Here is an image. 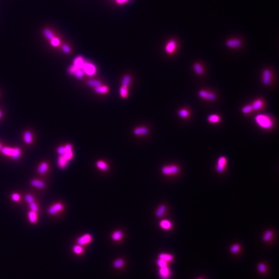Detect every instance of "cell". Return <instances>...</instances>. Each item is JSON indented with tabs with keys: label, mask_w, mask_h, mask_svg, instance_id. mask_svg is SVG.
Wrapping results in <instances>:
<instances>
[{
	"label": "cell",
	"mask_w": 279,
	"mask_h": 279,
	"mask_svg": "<svg viewBox=\"0 0 279 279\" xmlns=\"http://www.w3.org/2000/svg\"><path fill=\"white\" fill-rule=\"evenodd\" d=\"M255 121L258 125L263 129H270L274 126L271 117L265 114H258L256 116Z\"/></svg>",
	"instance_id": "1"
},
{
	"label": "cell",
	"mask_w": 279,
	"mask_h": 279,
	"mask_svg": "<svg viewBox=\"0 0 279 279\" xmlns=\"http://www.w3.org/2000/svg\"><path fill=\"white\" fill-rule=\"evenodd\" d=\"M82 70L84 73L89 76H93L97 72V68L95 65L90 62H85L84 65Z\"/></svg>",
	"instance_id": "2"
},
{
	"label": "cell",
	"mask_w": 279,
	"mask_h": 279,
	"mask_svg": "<svg viewBox=\"0 0 279 279\" xmlns=\"http://www.w3.org/2000/svg\"><path fill=\"white\" fill-rule=\"evenodd\" d=\"M179 172V168L178 166L174 165L169 166H164L162 168V172L166 175L176 174Z\"/></svg>",
	"instance_id": "3"
},
{
	"label": "cell",
	"mask_w": 279,
	"mask_h": 279,
	"mask_svg": "<svg viewBox=\"0 0 279 279\" xmlns=\"http://www.w3.org/2000/svg\"><path fill=\"white\" fill-rule=\"evenodd\" d=\"M177 41L174 39L169 40L165 47V51L169 54H172L176 51L177 49Z\"/></svg>",
	"instance_id": "4"
},
{
	"label": "cell",
	"mask_w": 279,
	"mask_h": 279,
	"mask_svg": "<svg viewBox=\"0 0 279 279\" xmlns=\"http://www.w3.org/2000/svg\"><path fill=\"white\" fill-rule=\"evenodd\" d=\"M226 46L230 48H238L242 47V41L238 38L230 39L226 41Z\"/></svg>",
	"instance_id": "5"
},
{
	"label": "cell",
	"mask_w": 279,
	"mask_h": 279,
	"mask_svg": "<svg viewBox=\"0 0 279 279\" xmlns=\"http://www.w3.org/2000/svg\"><path fill=\"white\" fill-rule=\"evenodd\" d=\"M92 240V236L89 234H85L80 237L77 239V243L79 245L84 246L89 244Z\"/></svg>",
	"instance_id": "6"
},
{
	"label": "cell",
	"mask_w": 279,
	"mask_h": 279,
	"mask_svg": "<svg viewBox=\"0 0 279 279\" xmlns=\"http://www.w3.org/2000/svg\"><path fill=\"white\" fill-rule=\"evenodd\" d=\"M199 96L202 99L208 100H214L216 98V96L214 93L205 90L199 91Z\"/></svg>",
	"instance_id": "7"
},
{
	"label": "cell",
	"mask_w": 279,
	"mask_h": 279,
	"mask_svg": "<svg viewBox=\"0 0 279 279\" xmlns=\"http://www.w3.org/2000/svg\"><path fill=\"white\" fill-rule=\"evenodd\" d=\"M272 79V73L269 69H265L263 72L262 75V82L263 84L268 85L271 83Z\"/></svg>",
	"instance_id": "8"
},
{
	"label": "cell",
	"mask_w": 279,
	"mask_h": 279,
	"mask_svg": "<svg viewBox=\"0 0 279 279\" xmlns=\"http://www.w3.org/2000/svg\"><path fill=\"white\" fill-rule=\"evenodd\" d=\"M226 158L225 157H220L218 160L217 170L219 173H222L224 171V167L226 164Z\"/></svg>",
	"instance_id": "9"
},
{
	"label": "cell",
	"mask_w": 279,
	"mask_h": 279,
	"mask_svg": "<svg viewBox=\"0 0 279 279\" xmlns=\"http://www.w3.org/2000/svg\"><path fill=\"white\" fill-rule=\"evenodd\" d=\"M65 153L64 155H63V157L67 160V161H70L73 158V152L72 150L73 147L70 144H67L65 146Z\"/></svg>",
	"instance_id": "10"
},
{
	"label": "cell",
	"mask_w": 279,
	"mask_h": 279,
	"mask_svg": "<svg viewBox=\"0 0 279 279\" xmlns=\"http://www.w3.org/2000/svg\"><path fill=\"white\" fill-rule=\"evenodd\" d=\"M86 62V61L83 58V57L81 56H79L75 58L74 61H73V65L77 68V69H82L83 68L84 65L85 64Z\"/></svg>",
	"instance_id": "11"
},
{
	"label": "cell",
	"mask_w": 279,
	"mask_h": 279,
	"mask_svg": "<svg viewBox=\"0 0 279 279\" xmlns=\"http://www.w3.org/2000/svg\"><path fill=\"white\" fill-rule=\"evenodd\" d=\"M159 272L160 276L163 279H168L171 274V271L168 266L163 268H160Z\"/></svg>",
	"instance_id": "12"
},
{
	"label": "cell",
	"mask_w": 279,
	"mask_h": 279,
	"mask_svg": "<svg viewBox=\"0 0 279 279\" xmlns=\"http://www.w3.org/2000/svg\"><path fill=\"white\" fill-rule=\"evenodd\" d=\"M133 133L136 135H143L148 134V129L145 127H140L134 129Z\"/></svg>",
	"instance_id": "13"
},
{
	"label": "cell",
	"mask_w": 279,
	"mask_h": 279,
	"mask_svg": "<svg viewBox=\"0 0 279 279\" xmlns=\"http://www.w3.org/2000/svg\"><path fill=\"white\" fill-rule=\"evenodd\" d=\"M62 209H63V205L61 203H57L55 204L53 206L51 207L49 210V212L51 215H54L62 210Z\"/></svg>",
	"instance_id": "14"
},
{
	"label": "cell",
	"mask_w": 279,
	"mask_h": 279,
	"mask_svg": "<svg viewBox=\"0 0 279 279\" xmlns=\"http://www.w3.org/2000/svg\"><path fill=\"white\" fill-rule=\"evenodd\" d=\"M94 89L95 92H96L98 94H105L109 91V88L108 86L106 85H102L96 87L94 88Z\"/></svg>",
	"instance_id": "15"
},
{
	"label": "cell",
	"mask_w": 279,
	"mask_h": 279,
	"mask_svg": "<svg viewBox=\"0 0 279 279\" xmlns=\"http://www.w3.org/2000/svg\"><path fill=\"white\" fill-rule=\"evenodd\" d=\"M119 94L121 97L123 99H126L128 96V86H121L119 89Z\"/></svg>",
	"instance_id": "16"
},
{
	"label": "cell",
	"mask_w": 279,
	"mask_h": 279,
	"mask_svg": "<svg viewBox=\"0 0 279 279\" xmlns=\"http://www.w3.org/2000/svg\"><path fill=\"white\" fill-rule=\"evenodd\" d=\"M207 120L210 123H217L220 121V117L217 114H211L208 116Z\"/></svg>",
	"instance_id": "17"
},
{
	"label": "cell",
	"mask_w": 279,
	"mask_h": 279,
	"mask_svg": "<svg viewBox=\"0 0 279 279\" xmlns=\"http://www.w3.org/2000/svg\"><path fill=\"white\" fill-rule=\"evenodd\" d=\"M123 232L119 230H117L113 232V233L112 235V238L113 240L117 242L123 238Z\"/></svg>",
	"instance_id": "18"
},
{
	"label": "cell",
	"mask_w": 279,
	"mask_h": 279,
	"mask_svg": "<svg viewBox=\"0 0 279 279\" xmlns=\"http://www.w3.org/2000/svg\"><path fill=\"white\" fill-rule=\"evenodd\" d=\"M263 106V101L261 99L255 100L254 102H253L252 107H253V110L255 111H258L260 110V109Z\"/></svg>",
	"instance_id": "19"
},
{
	"label": "cell",
	"mask_w": 279,
	"mask_h": 279,
	"mask_svg": "<svg viewBox=\"0 0 279 279\" xmlns=\"http://www.w3.org/2000/svg\"><path fill=\"white\" fill-rule=\"evenodd\" d=\"M160 226H161V228L168 230L171 228L172 225V223L169 220H163L160 223Z\"/></svg>",
	"instance_id": "20"
},
{
	"label": "cell",
	"mask_w": 279,
	"mask_h": 279,
	"mask_svg": "<svg viewBox=\"0 0 279 279\" xmlns=\"http://www.w3.org/2000/svg\"><path fill=\"white\" fill-rule=\"evenodd\" d=\"M96 166L99 169L103 171H105L108 169V166L107 164L102 160H99L97 161L96 162Z\"/></svg>",
	"instance_id": "21"
},
{
	"label": "cell",
	"mask_w": 279,
	"mask_h": 279,
	"mask_svg": "<svg viewBox=\"0 0 279 279\" xmlns=\"http://www.w3.org/2000/svg\"><path fill=\"white\" fill-rule=\"evenodd\" d=\"M193 68L196 75H201L204 73V70L202 67L201 65L199 63H196L193 66Z\"/></svg>",
	"instance_id": "22"
},
{
	"label": "cell",
	"mask_w": 279,
	"mask_h": 279,
	"mask_svg": "<svg viewBox=\"0 0 279 279\" xmlns=\"http://www.w3.org/2000/svg\"><path fill=\"white\" fill-rule=\"evenodd\" d=\"M159 258L162 259V260L166 261L167 262H171L173 260V255H171L170 254L160 253L159 255Z\"/></svg>",
	"instance_id": "23"
},
{
	"label": "cell",
	"mask_w": 279,
	"mask_h": 279,
	"mask_svg": "<svg viewBox=\"0 0 279 279\" xmlns=\"http://www.w3.org/2000/svg\"><path fill=\"white\" fill-rule=\"evenodd\" d=\"M166 207L164 205H160V206L159 207L158 209L157 210L156 216L158 217H161L163 216V215L166 212Z\"/></svg>",
	"instance_id": "24"
},
{
	"label": "cell",
	"mask_w": 279,
	"mask_h": 279,
	"mask_svg": "<svg viewBox=\"0 0 279 279\" xmlns=\"http://www.w3.org/2000/svg\"><path fill=\"white\" fill-rule=\"evenodd\" d=\"M68 161L63 156H61L58 159V164L61 168H65L67 166Z\"/></svg>",
	"instance_id": "25"
},
{
	"label": "cell",
	"mask_w": 279,
	"mask_h": 279,
	"mask_svg": "<svg viewBox=\"0 0 279 279\" xmlns=\"http://www.w3.org/2000/svg\"><path fill=\"white\" fill-rule=\"evenodd\" d=\"M131 78L130 75H125L122 81V85L128 87L129 84L131 83Z\"/></svg>",
	"instance_id": "26"
},
{
	"label": "cell",
	"mask_w": 279,
	"mask_h": 279,
	"mask_svg": "<svg viewBox=\"0 0 279 279\" xmlns=\"http://www.w3.org/2000/svg\"><path fill=\"white\" fill-rule=\"evenodd\" d=\"M88 84H89V86L95 88L96 87L100 86L101 85H102V83L99 81L91 80L89 81Z\"/></svg>",
	"instance_id": "27"
},
{
	"label": "cell",
	"mask_w": 279,
	"mask_h": 279,
	"mask_svg": "<svg viewBox=\"0 0 279 279\" xmlns=\"http://www.w3.org/2000/svg\"><path fill=\"white\" fill-rule=\"evenodd\" d=\"M242 112L244 114H248L251 113L253 111L252 105H247L242 108Z\"/></svg>",
	"instance_id": "28"
},
{
	"label": "cell",
	"mask_w": 279,
	"mask_h": 279,
	"mask_svg": "<svg viewBox=\"0 0 279 279\" xmlns=\"http://www.w3.org/2000/svg\"><path fill=\"white\" fill-rule=\"evenodd\" d=\"M32 185L34 187H38V188H42L45 187V184L42 182L41 181L37 180H34L32 182Z\"/></svg>",
	"instance_id": "29"
},
{
	"label": "cell",
	"mask_w": 279,
	"mask_h": 279,
	"mask_svg": "<svg viewBox=\"0 0 279 279\" xmlns=\"http://www.w3.org/2000/svg\"><path fill=\"white\" fill-rule=\"evenodd\" d=\"M113 264L116 268H121L124 265V261L122 259H117L114 262Z\"/></svg>",
	"instance_id": "30"
},
{
	"label": "cell",
	"mask_w": 279,
	"mask_h": 279,
	"mask_svg": "<svg viewBox=\"0 0 279 279\" xmlns=\"http://www.w3.org/2000/svg\"><path fill=\"white\" fill-rule=\"evenodd\" d=\"M178 115L182 118H187L189 115V112L188 110L181 109L178 112Z\"/></svg>",
	"instance_id": "31"
},
{
	"label": "cell",
	"mask_w": 279,
	"mask_h": 279,
	"mask_svg": "<svg viewBox=\"0 0 279 279\" xmlns=\"http://www.w3.org/2000/svg\"><path fill=\"white\" fill-rule=\"evenodd\" d=\"M273 235L272 232L270 231H268L266 232L265 234H264L263 237V239L265 242H269L271 239Z\"/></svg>",
	"instance_id": "32"
},
{
	"label": "cell",
	"mask_w": 279,
	"mask_h": 279,
	"mask_svg": "<svg viewBox=\"0 0 279 279\" xmlns=\"http://www.w3.org/2000/svg\"><path fill=\"white\" fill-rule=\"evenodd\" d=\"M43 33H44L45 35L46 36V37L49 40H52L54 37L53 33L49 29H47L44 30Z\"/></svg>",
	"instance_id": "33"
},
{
	"label": "cell",
	"mask_w": 279,
	"mask_h": 279,
	"mask_svg": "<svg viewBox=\"0 0 279 279\" xmlns=\"http://www.w3.org/2000/svg\"><path fill=\"white\" fill-rule=\"evenodd\" d=\"M48 168V166L47 164L46 163H43L40 165L39 169H38V172H39L41 174H43L47 171Z\"/></svg>",
	"instance_id": "34"
},
{
	"label": "cell",
	"mask_w": 279,
	"mask_h": 279,
	"mask_svg": "<svg viewBox=\"0 0 279 279\" xmlns=\"http://www.w3.org/2000/svg\"><path fill=\"white\" fill-rule=\"evenodd\" d=\"M73 251L77 254H81L83 252V248L80 245H76L73 248Z\"/></svg>",
	"instance_id": "35"
},
{
	"label": "cell",
	"mask_w": 279,
	"mask_h": 279,
	"mask_svg": "<svg viewBox=\"0 0 279 279\" xmlns=\"http://www.w3.org/2000/svg\"><path fill=\"white\" fill-rule=\"evenodd\" d=\"M2 153L7 156H11L13 152V149L11 148H2Z\"/></svg>",
	"instance_id": "36"
},
{
	"label": "cell",
	"mask_w": 279,
	"mask_h": 279,
	"mask_svg": "<svg viewBox=\"0 0 279 279\" xmlns=\"http://www.w3.org/2000/svg\"><path fill=\"white\" fill-rule=\"evenodd\" d=\"M29 217L30 219V222L32 223H35L37 220V216L35 212H30L29 213Z\"/></svg>",
	"instance_id": "37"
},
{
	"label": "cell",
	"mask_w": 279,
	"mask_h": 279,
	"mask_svg": "<svg viewBox=\"0 0 279 279\" xmlns=\"http://www.w3.org/2000/svg\"><path fill=\"white\" fill-rule=\"evenodd\" d=\"M24 140L27 143H30L32 141V137L30 132H26L24 134Z\"/></svg>",
	"instance_id": "38"
},
{
	"label": "cell",
	"mask_w": 279,
	"mask_h": 279,
	"mask_svg": "<svg viewBox=\"0 0 279 279\" xmlns=\"http://www.w3.org/2000/svg\"><path fill=\"white\" fill-rule=\"evenodd\" d=\"M157 265L160 268H163L168 266V262L162 259L159 258L157 260Z\"/></svg>",
	"instance_id": "39"
},
{
	"label": "cell",
	"mask_w": 279,
	"mask_h": 279,
	"mask_svg": "<svg viewBox=\"0 0 279 279\" xmlns=\"http://www.w3.org/2000/svg\"><path fill=\"white\" fill-rule=\"evenodd\" d=\"M20 154V150L18 148H16L13 149V154H12L11 156L13 157V159H17L19 158Z\"/></svg>",
	"instance_id": "40"
},
{
	"label": "cell",
	"mask_w": 279,
	"mask_h": 279,
	"mask_svg": "<svg viewBox=\"0 0 279 279\" xmlns=\"http://www.w3.org/2000/svg\"><path fill=\"white\" fill-rule=\"evenodd\" d=\"M84 73L82 69H79L75 71V73L74 74L76 76L77 78L78 79H81L83 77Z\"/></svg>",
	"instance_id": "41"
},
{
	"label": "cell",
	"mask_w": 279,
	"mask_h": 279,
	"mask_svg": "<svg viewBox=\"0 0 279 279\" xmlns=\"http://www.w3.org/2000/svg\"><path fill=\"white\" fill-rule=\"evenodd\" d=\"M239 249H240V247L238 244H234L231 247V251L233 253H236L239 251Z\"/></svg>",
	"instance_id": "42"
},
{
	"label": "cell",
	"mask_w": 279,
	"mask_h": 279,
	"mask_svg": "<svg viewBox=\"0 0 279 279\" xmlns=\"http://www.w3.org/2000/svg\"><path fill=\"white\" fill-rule=\"evenodd\" d=\"M51 43L52 46L54 47H57L59 45L60 41L58 38L54 37L52 40H51Z\"/></svg>",
	"instance_id": "43"
},
{
	"label": "cell",
	"mask_w": 279,
	"mask_h": 279,
	"mask_svg": "<svg viewBox=\"0 0 279 279\" xmlns=\"http://www.w3.org/2000/svg\"><path fill=\"white\" fill-rule=\"evenodd\" d=\"M258 270L260 273H264L266 270V266L263 263H260L258 265Z\"/></svg>",
	"instance_id": "44"
},
{
	"label": "cell",
	"mask_w": 279,
	"mask_h": 279,
	"mask_svg": "<svg viewBox=\"0 0 279 279\" xmlns=\"http://www.w3.org/2000/svg\"><path fill=\"white\" fill-rule=\"evenodd\" d=\"M30 208H31V209L32 210V211L33 212H37V206L34 202L32 203H31V204H30Z\"/></svg>",
	"instance_id": "45"
},
{
	"label": "cell",
	"mask_w": 279,
	"mask_h": 279,
	"mask_svg": "<svg viewBox=\"0 0 279 279\" xmlns=\"http://www.w3.org/2000/svg\"><path fill=\"white\" fill-rule=\"evenodd\" d=\"M57 152L61 156H63L65 153V148L63 146H61L58 148Z\"/></svg>",
	"instance_id": "46"
},
{
	"label": "cell",
	"mask_w": 279,
	"mask_h": 279,
	"mask_svg": "<svg viewBox=\"0 0 279 279\" xmlns=\"http://www.w3.org/2000/svg\"><path fill=\"white\" fill-rule=\"evenodd\" d=\"M26 200L29 203V204H31L34 202V198L32 196H31L30 194H28L26 196Z\"/></svg>",
	"instance_id": "47"
},
{
	"label": "cell",
	"mask_w": 279,
	"mask_h": 279,
	"mask_svg": "<svg viewBox=\"0 0 279 279\" xmlns=\"http://www.w3.org/2000/svg\"><path fill=\"white\" fill-rule=\"evenodd\" d=\"M11 198H12V199L14 201H18L19 200H20V196H19L18 194H17V193H14V194H13V196H11Z\"/></svg>",
	"instance_id": "48"
},
{
	"label": "cell",
	"mask_w": 279,
	"mask_h": 279,
	"mask_svg": "<svg viewBox=\"0 0 279 279\" xmlns=\"http://www.w3.org/2000/svg\"><path fill=\"white\" fill-rule=\"evenodd\" d=\"M63 51L65 53H69L70 51V49L69 46H67L66 45H64L63 46Z\"/></svg>",
	"instance_id": "49"
},
{
	"label": "cell",
	"mask_w": 279,
	"mask_h": 279,
	"mask_svg": "<svg viewBox=\"0 0 279 279\" xmlns=\"http://www.w3.org/2000/svg\"><path fill=\"white\" fill-rule=\"evenodd\" d=\"M117 1V2L119 4H123V3H126V2H127L128 0H116Z\"/></svg>",
	"instance_id": "50"
},
{
	"label": "cell",
	"mask_w": 279,
	"mask_h": 279,
	"mask_svg": "<svg viewBox=\"0 0 279 279\" xmlns=\"http://www.w3.org/2000/svg\"><path fill=\"white\" fill-rule=\"evenodd\" d=\"M1 144H0V150H1Z\"/></svg>",
	"instance_id": "51"
},
{
	"label": "cell",
	"mask_w": 279,
	"mask_h": 279,
	"mask_svg": "<svg viewBox=\"0 0 279 279\" xmlns=\"http://www.w3.org/2000/svg\"><path fill=\"white\" fill-rule=\"evenodd\" d=\"M1 113L0 112V117H1Z\"/></svg>",
	"instance_id": "52"
},
{
	"label": "cell",
	"mask_w": 279,
	"mask_h": 279,
	"mask_svg": "<svg viewBox=\"0 0 279 279\" xmlns=\"http://www.w3.org/2000/svg\"><path fill=\"white\" fill-rule=\"evenodd\" d=\"M201 279V278H200V279Z\"/></svg>",
	"instance_id": "53"
}]
</instances>
